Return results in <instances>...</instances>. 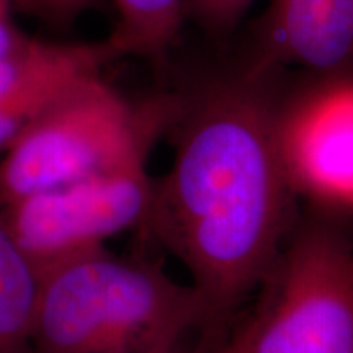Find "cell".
<instances>
[{
	"mask_svg": "<svg viewBox=\"0 0 353 353\" xmlns=\"http://www.w3.org/2000/svg\"><path fill=\"white\" fill-rule=\"evenodd\" d=\"M97 0H19L20 13L37 17L51 25H68Z\"/></svg>",
	"mask_w": 353,
	"mask_h": 353,
	"instance_id": "cell-12",
	"label": "cell"
},
{
	"mask_svg": "<svg viewBox=\"0 0 353 353\" xmlns=\"http://www.w3.org/2000/svg\"><path fill=\"white\" fill-rule=\"evenodd\" d=\"M201 304L151 260L90 250L44 273L32 353H174Z\"/></svg>",
	"mask_w": 353,
	"mask_h": 353,
	"instance_id": "cell-2",
	"label": "cell"
},
{
	"mask_svg": "<svg viewBox=\"0 0 353 353\" xmlns=\"http://www.w3.org/2000/svg\"><path fill=\"white\" fill-rule=\"evenodd\" d=\"M41 275L20 249L0 200V353H32L33 317Z\"/></svg>",
	"mask_w": 353,
	"mask_h": 353,
	"instance_id": "cell-9",
	"label": "cell"
},
{
	"mask_svg": "<svg viewBox=\"0 0 353 353\" xmlns=\"http://www.w3.org/2000/svg\"><path fill=\"white\" fill-rule=\"evenodd\" d=\"M172 97L134 101L103 72L57 97L0 161V200L110 170L148 165L152 144L169 125Z\"/></svg>",
	"mask_w": 353,
	"mask_h": 353,
	"instance_id": "cell-3",
	"label": "cell"
},
{
	"mask_svg": "<svg viewBox=\"0 0 353 353\" xmlns=\"http://www.w3.org/2000/svg\"><path fill=\"white\" fill-rule=\"evenodd\" d=\"M174 353H175V352H174Z\"/></svg>",
	"mask_w": 353,
	"mask_h": 353,
	"instance_id": "cell-15",
	"label": "cell"
},
{
	"mask_svg": "<svg viewBox=\"0 0 353 353\" xmlns=\"http://www.w3.org/2000/svg\"><path fill=\"white\" fill-rule=\"evenodd\" d=\"M278 74L242 68L174 97L172 165L143 226L190 275L200 330L218 350L275 267L299 216L280 143Z\"/></svg>",
	"mask_w": 353,
	"mask_h": 353,
	"instance_id": "cell-1",
	"label": "cell"
},
{
	"mask_svg": "<svg viewBox=\"0 0 353 353\" xmlns=\"http://www.w3.org/2000/svg\"><path fill=\"white\" fill-rule=\"evenodd\" d=\"M19 13V0H0V54H3L23 33L17 21Z\"/></svg>",
	"mask_w": 353,
	"mask_h": 353,
	"instance_id": "cell-13",
	"label": "cell"
},
{
	"mask_svg": "<svg viewBox=\"0 0 353 353\" xmlns=\"http://www.w3.org/2000/svg\"><path fill=\"white\" fill-rule=\"evenodd\" d=\"M342 213L309 203L247 309L252 353H353V241Z\"/></svg>",
	"mask_w": 353,
	"mask_h": 353,
	"instance_id": "cell-4",
	"label": "cell"
},
{
	"mask_svg": "<svg viewBox=\"0 0 353 353\" xmlns=\"http://www.w3.org/2000/svg\"><path fill=\"white\" fill-rule=\"evenodd\" d=\"M245 68L317 79L353 72V0H270Z\"/></svg>",
	"mask_w": 353,
	"mask_h": 353,
	"instance_id": "cell-8",
	"label": "cell"
},
{
	"mask_svg": "<svg viewBox=\"0 0 353 353\" xmlns=\"http://www.w3.org/2000/svg\"><path fill=\"white\" fill-rule=\"evenodd\" d=\"M244 319H237L231 332L218 348V353H252V324L249 312H242Z\"/></svg>",
	"mask_w": 353,
	"mask_h": 353,
	"instance_id": "cell-14",
	"label": "cell"
},
{
	"mask_svg": "<svg viewBox=\"0 0 353 353\" xmlns=\"http://www.w3.org/2000/svg\"><path fill=\"white\" fill-rule=\"evenodd\" d=\"M148 165L110 170L6 203L13 236L39 275L143 226L152 196Z\"/></svg>",
	"mask_w": 353,
	"mask_h": 353,
	"instance_id": "cell-5",
	"label": "cell"
},
{
	"mask_svg": "<svg viewBox=\"0 0 353 353\" xmlns=\"http://www.w3.org/2000/svg\"><path fill=\"white\" fill-rule=\"evenodd\" d=\"M188 0H112L114 26L105 41L114 59L161 63L187 20Z\"/></svg>",
	"mask_w": 353,
	"mask_h": 353,
	"instance_id": "cell-10",
	"label": "cell"
},
{
	"mask_svg": "<svg viewBox=\"0 0 353 353\" xmlns=\"http://www.w3.org/2000/svg\"><path fill=\"white\" fill-rule=\"evenodd\" d=\"M117 63L100 41H57L21 33L0 54V154L37 118L82 79Z\"/></svg>",
	"mask_w": 353,
	"mask_h": 353,
	"instance_id": "cell-7",
	"label": "cell"
},
{
	"mask_svg": "<svg viewBox=\"0 0 353 353\" xmlns=\"http://www.w3.org/2000/svg\"><path fill=\"white\" fill-rule=\"evenodd\" d=\"M280 143L299 196L353 214V72L283 99Z\"/></svg>",
	"mask_w": 353,
	"mask_h": 353,
	"instance_id": "cell-6",
	"label": "cell"
},
{
	"mask_svg": "<svg viewBox=\"0 0 353 353\" xmlns=\"http://www.w3.org/2000/svg\"><path fill=\"white\" fill-rule=\"evenodd\" d=\"M255 0H188L187 20L210 34H228L244 19Z\"/></svg>",
	"mask_w": 353,
	"mask_h": 353,
	"instance_id": "cell-11",
	"label": "cell"
}]
</instances>
